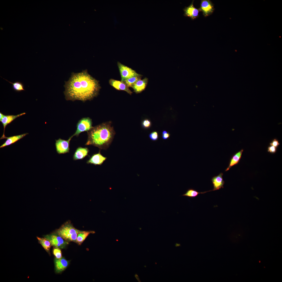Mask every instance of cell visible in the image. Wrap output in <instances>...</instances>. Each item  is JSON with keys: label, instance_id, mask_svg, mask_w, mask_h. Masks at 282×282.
<instances>
[{"label": "cell", "instance_id": "cell-1", "mask_svg": "<svg viewBox=\"0 0 282 282\" xmlns=\"http://www.w3.org/2000/svg\"><path fill=\"white\" fill-rule=\"evenodd\" d=\"M64 86L66 100L72 101L91 100L98 95L101 88L98 81L90 75L87 69L72 73Z\"/></svg>", "mask_w": 282, "mask_h": 282}, {"label": "cell", "instance_id": "cell-2", "mask_svg": "<svg viewBox=\"0 0 282 282\" xmlns=\"http://www.w3.org/2000/svg\"><path fill=\"white\" fill-rule=\"evenodd\" d=\"M87 133L88 138L85 145H92L104 150L109 148L115 133L111 121L93 127Z\"/></svg>", "mask_w": 282, "mask_h": 282}, {"label": "cell", "instance_id": "cell-3", "mask_svg": "<svg viewBox=\"0 0 282 282\" xmlns=\"http://www.w3.org/2000/svg\"><path fill=\"white\" fill-rule=\"evenodd\" d=\"M81 231L76 228L70 222L68 221L53 232L58 234L69 242H73L77 243V235Z\"/></svg>", "mask_w": 282, "mask_h": 282}, {"label": "cell", "instance_id": "cell-4", "mask_svg": "<svg viewBox=\"0 0 282 282\" xmlns=\"http://www.w3.org/2000/svg\"><path fill=\"white\" fill-rule=\"evenodd\" d=\"M44 237L50 242L53 247L64 249L69 243V242L65 240L59 235L54 232L44 235Z\"/></svg>", "mask_w": 282, "mask_h": 282}, {"label": "cell", "instance_id": "cell-5", "mask_svg": "<svg viewBox=\"0 0 282 282\" xmlns=\"http://www.w3.org/2000/svg\"><path fill=\"white\" fill-rule=\"evenodd\" d=\"M92 119L89 117L84 118L80 120L77 125V130L73 135L78 137L82 132H87L92 127Z\"/></svg>", "mask_w": 282, "mask_h": 282}, {"label": "cell", "instance_id": "cell-6", "mask_svg": "<svg viewBox=\"0 0 282 282\" xmlns=\"http://www.w3.org/2000/svg\"><path fill=\"white\" fill-rule=\"evenodd\" d=\"M118 66L121 77V81H123L128 78L136 76H142L134 70L121 63L118 62Z\"/></svg>", "mask_w": 282, "mask_h": 282}, {"label": "cell", "instance_id": "cell-7", "mask_svg": "<svg viewBox=\"0 0 282 282\" xmlns=\"http://www.w3.org/2000/svg\"><path fill=\"white\" fill-rule=\"evenodd\" d=\"M73 137L72 135L67 140L61 138L55 140V145L57 153L61 154L69 152L70 142Z\"/></svg>", "mask_w": 282, "mask_h": 282}, {"label": "cell", "instance_id": "cell-8", "mask_svg": "<svg viewBox=\"0 0 282 282\" xmlns=\"http://www.w3.org/2000/svg\"><path fill=\"white\" fill-rule=\"evenodd\" d=\"M199 9L200 11L202 12L203 15L205 17L212 14L215 9L214 4L209 0H201L200 7Z\"/></svg>", "mask_w": 282, "mask_h": 282}, {"label": "cell", "instance_id": "cell-9", "mask_svg": "<svg viewBox=\"0 0 282 282\" xmlns=\"http://www.w3.org/2000/svg\"><path fill=\"white\" fill-rule=\"evenodd\" d=\"M193 2V0L189 6L185 7L183 9L184 12V16L189 17L192 20L198 16L199 13L200 11L199 9H197L194 7Z\"/></svg>", "mask_w": 282, "mask_h": 282}, {"label": "cell", "instance_id": "cell-10", "mask_svg": "<svg viewBox=\"0 0 282 282\" xmlns=\"http://www.w3.org/2000/svg\"><path fill=\"white\" fill-rule=\"evenodd\" d=\"M69 263V261L67 260L64 257L60 259L55 258L54 259V263L55 272L59 273L62 272L67 268Z\"/></svg>", "mask_w": 282, "mask_h": 282}, {"label": "cell", "instance_id": "cell-11", "mask_svg": "<svg viewBox=\"0 0 282 282\" xmlns=\"http://www.w3.org/2000/svg\"><path fill=\"white\" fill-rule=\"evenodd\" d=\"M109 83L111 86L117 90L124 91L130 95H131L132 93L126 84L121 81L111 79L109 80Z\"/></svg>", "mask_w": 282, "mask_h": 282}, {"label": "cell", "instance_id": "cell-12", "mask_svg": "<svg viewBox=\"0 0 282 282\" xmlns=\"http://www.w3.org/2000/svg\"><path fill=\"white\" fill-rule=\"evenodd\" d=\"M107 158V157L103 156L101 154L100 150H99L98 153L92 155L89 160L87 161L86 163L95 165H101Z\"/></svg>", "mask_w": 282, "mask_h": 282}, {"label": "cell", "instance_id": "cell-13", "mask_svg": "<svg viewBox=\"0 0 282 282\" xmlns=\"http://www.w3.org/2000/svg\"><path fill=\"white\" fill-rule=\"evenodd\" d=\"M223 173H220L216 176L213 177L211 179L213 188L212 191L224 188L225 181L222 178Z\"/></svg>", "mask_w": 282, "mask_h": 282}, {"label": "cell", "instance_id": "cell-14", "mask_svg": "<svg viewBox=\"0 0 282 282\" xmlns=\"http://www.w3.org/2000/svg\"><path fill=\"white\" fill-rule=\"evenodd\" d=\"M26 114L25 113L16 115H5L1 120H0L2 124L4 127V131L3 134L0 139L5 138L6 136L4 135V131L5 127L8 124L11 122L13 120L17 118Z\"/></svg>", "mask_w": 282, "mask_h": 282}, {"label": "cell", "instance_id": "cell-15", "mask_svg": "<svg viewBox=\"0 0 282 282\" xmlns=\"http://www.w3.org/2000/svg\"><path fill=\"white\" fill-rule=\"evenodd\" d=\"M148 81V79L145 78L143 79L138 80L132 87L134 91L136 93H139L144 90Z\"/></svg>", "mask_w": 282, "mask_h": 282}, {"label": "cell", "instance_id": "cell-16", "mask_svg": "<svg viewBox=\"0 0 282 282\" xmlns=\"http://www.w3.org/2000/svg\"><path fill=\"white\" fill-rule=\"evenodd\" d=\"M89 151V150L87 147H78L76 149L73 155V160H76L83 159L88 155Z\"/></svg>", "mask_w": 282, "mask_h": 282}, {"label": "cell", "instance_id": "cell-17", "mask_svg": "<svg viewBox=\"0 0 282 282\" xmlns=\"http://www.w3.org/2000/svg\"><path fill=\"white\" fill-rule=\"evenodd\" d=\"M28 134V133H26L9 137H5V138L7 139L5 142L0 146V148H2L13 144Z\"/></svg>", "mask_w": 282, "mask_h": 282}, {"label": "cell", "instance_id": "cell-18", "mask_svg": "<svg viewBox=\"0 0 282 282\" xmlns=\"http://www.w3.org/2000/svg\"><path fill=\"white\" fill-rule=\"evenodd\" d=\"M243 151V150L242 149L232 156L230 160L229 166L225 170V171H227L232 166L238 164L240 160Z\"/></svg>", "mask_w": 282, "mask_h": 282}, {"label": "cell", "instance_id": "cell-19", "mask_svg": "<svg viewBox=\"0 0 282 282\" xmlns=\"http://www.w3.org/2000/svg\"><path fill=\"white\" fill-rule=\"evenodd\" d=\"M95 233V232L93 231H81L77 235V243L79 245H81L90 234H93Z\"/></svg>", "mask_w": 282, "mask_h": 282}, {"label": "cell", "instance_id": "cell-20", "mask_svg": "<svg viewBox=\"0 0 282 282\" xmlns=\"http://www.w3.org/2000/svg\"><path fill=\"white\" fill-rule=\"evenodd\" d=\"M38 242L41 244L44 249L50 256V248L52 246L50 242L46 238L44 237L41 238L37 237Z\"/></svg>", "mask_w": 282, "mask_h": 282}, {"label": "cell", "instance_id": "cell-21", "mask_svg": "<svg viewBox=\"0 0 282 282\" xmlns=\"http://www.w3.org/2000/svg\"><path fill=\"white\" fill-rule=\"evenodd\" d=\"M212 191V190H210L204 192H199L193 189L190 188L188 189L186 192L182 196L190 198H193L196 197L199 194H204Z\"/></svg>", "mask_w": 282, "mask_h": 282}, {"label": "cell", "instance_id": "cell-22", "mask_svg": "<svg viewBox=\"0 0 282 282\" xmlns=\"http://www.w3.org/2000/svg\"><path fill=\"white\" fill-rule=\"evenodd\" d=\"M3 79L9 83H10L12 84V88L16 92H20L22 91L25 90L24 89V85L22 83L19 81H15L13 83L7 80L4 79V78H3Z\"/></svg>", "mask_w": 282, "mask_h": 282}, {"label": "cell", "instance_id": "cell-23", "mask_svg": "<svg viewBox=\"0 0 282 282\" xmlns=\"http://www.w3.org/2000/svg\"><path fill=\"white\" fill-rule=\"evenodd\" d=\"M142 76H136L132 77L125 80L124 82L128 87H132L136 82L140 79Z\"/></svg>", "mask_w": 282, "mask_h": 282}, {"label": "cell", "instance_id": "cell-24", "mask_svg": "<svg viewBox=\"0 0 282 282\" xmlns=\"http://www.w3.org/2000/svg\"><path fill=\"white\" fill-rule=\"evenodd\" d=\"M53 253L56 258L60 259L62 257L61 250L59 248L53 247Z\"/></svg>", "mask_w": 282, "mask_h": 282}, {"label": "cell", "instance_id": "cell-25", "mask_svg": "<svg viewBox=\"0 0 282 282\" xmlns=\"http://www.w3.org/2000/svg\"><path fill=\"white\" fill-rule=\"evenodd\" d=\"M142 127L145 129H148L151 126V121L148 119L143 120L141 123Z\"/></svg>", "mask_w": 282, "mask_h": 282}, {"label": "cell", "instance_id": "cell-26", "mask_svg": "<svg viewBox=\"0 0 282 282\" xmlns=\"http://www.w3.org/2000/svg\"><path fill=\"white\" fill-rule=\"evenodd\" d=\"M149 137L151 140L156 141L158 140L159 137L158 133L156 131H153L150 133Z\"/></svg>", "mask_w": 282, "mask_h": 282}, {"label": "cell", "instance_id": "cell-27", "mask_svg": "<svg viewBox=\"0 0 282 282\" xmlns=\"http://www.w3.org/2000/svg\"><path fill=\"white\" fill-rule=\"evenodd\" d=\"M280 143L278 140L275 138L270 143V145L273 146L276 148L278 147Z\"/></svg>", "mask_w": 282, "mask_h": 282}, {"label": "cell", "instance_id": "cell-28", "mask_svg": "<svg viewBox=\"0 0 282 282\" xmlns=\"http://www.w3.org/2000/svg\"><path fill=\"white\" fill-rule=\"evenodd\" d=\"M277 151V148L272 145H270L268 148V152L272 153H274Z\"/></svg>", "mask_w": 282, "mask_h": 282}, {"label": "cell", "instance_id": "cell-29", "mask_svg": "<svg viewBox=\"0 0 282 282\" xmlns=\"http://www.w3.org/2000/svg\"><path fill=\"white\" fill-rule=\"evenodd\" d=\"M170 136V134L168 132L166 133L163 134H162V137L163 139V140H166L169 138Z\"/></svg>", "mask_w": 282, "mask_h": 282}, {"label": "cell", "instance_id": "cell-30", "mask_svg": "<svg viewBox=\"0 0 282 282\" xmlns=\"http://www.w3.org/2000/svg\"><path fill=\"white\" fill-rule=\"evenodd\" d=\"M4 115H5L3 114L1 112H0V120H1Z\"/></svg>", "mask_w": 282, "mask_h": 282}, {"label": "cell", "instance_id": "cell-31", "mask_svg": "<svg viewBox=\"0 0 282 282\" xmlns=\"http://www.w3.org/2000/svg\"><path fill=\"white\" fill-rule=\"evenodd\" d=\"M167 132H168L166 130H164L162 131V134H163L167 133Z\"/></svg>", "mask_w": 282, "mask_h": 282}, {"label": "cell", "instance_id": "cell-32", "mask_svg": "<svg viewBox=\"0 0 282 282\" xmlns=\"http://www.w3.org/2000/svg\"><path fill=\"white\" fill-rule=\"evenodd\" d=\"M175 246L176 247L180 246V244L178 243H176L175 244Z\"/></svg>", "mask_w": 282, "mask_h": 282}]
</instances>
